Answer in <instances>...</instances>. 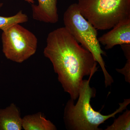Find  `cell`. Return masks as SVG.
<instances>
[{"instance_id":"5","label":"cell","mask_w":130,"mask_h":130,"mask_svg":"<svg viewBox=\"0 0 130 130\" xmlns=\"http://www.w3.org/2000/svg\"><path fill=\"white\" fill-rule=\"evenodd\" d=\"M1 39L3 53L5 57L16 63H23L34 55L37 50V37L20 24L3 31Z\"/></svg>"},{"instance_id":"3","label":"cell","mask_w":130,"mask_h":130,"mask_svg":"<svg viewBox=\"0 0 130 130\" xmlns=\"http://www.w3.org/2000/svg\"><path fill=\"white\" fill-rule=\"evenodd\" d=\"M64 27L81 46L93 55L100 65L105 77L106 87L113 83L112 78L107 71L102 55H106L98 38L97 30L80 12L77 3L70 5L63 16Z\"/></svg>"},{"instance_id":"8","label":"cell","mask_w":130,"mask_h":130,"mask_svg":"<svg viewBox=\"0 0 130 130\" xmlns=\"http://www.w3.org/2000/svg\"><path fill=\"white\" fill-rule=\"evenodd\" d=\"M23 118L20 111L14 103L0 109V130H21Z\"/></svg>"},{"instance_id":"7","label":"cell","mask_w":130,"mask_h":130,"mask_svg":"<svg viewBox=\"0 0 130 130\" xmlns=\"http://www.w3.org/2000/svg\"><path fill=\"white\" fill-rule=\"evenodd\" d=\"M38 5L31 4L32 18L37 21L54 24L59 21L57 0H38Z\"/></svg>"},{"instance_id":"2","label":"cell","mask_w":130,"mask_h":130,"mask_svg":"<svg viewBox=\"0 0 130 130\" xmlns=\"http://www.w3.org/2000/svg\"><path fill=\"white\" fill-rule=\"evenodd\" d=\"M94 74H91L88 80H83L79 91L77 102L74 105V100L68 101L65 107L64 121L67 129L74 130H100V125L117 113L122 112L130 103V99H125L119 103V107L109 115H103L95 111L90 105L91 99L95 95L94 89L90 86V81Z\"/></svg>"},{"instance_id":"1","label":"cell","mask_w":130,"mask_h":130,"mask_svg":"<svg viewBox=\"0 0 130 130\" xmlns=\"http://www.w3.org/2000/svg\"><path fill=\"white\" fill-rule=\"evenodd\" d=\"M43 54L52 63L64 91L74 101L78 98L84 77L97 71L98 63L92 54L64 27L49 33Z\"/></svg>"},{"instance_id":"11","label":"cell","mask_w":130,"mask_h":130,"mask_svg":"<svg viewBox=\"0 0 130 130\" xmlns=\"http://www.w3.org/2000/svg\"><path fill=\"white\" fill-rule=\"evenodd\" d=\"M130 111L126 110L123 114L115 120L111 125L106 130H127L130 129Z\"/></svg>"},{"instance_id":"6","label":"cell","mask_w":130,"mask_h":130,"mask_svg":"<svg viewBox=\"0 0 130 130\" xmlns=\"http://www.w3.org/2000/svg\"><path fill=\"white\" fill-rule=\"evenodd\" d=\"M112 28L98 38L106 49H110L117 45L130 44V19L121 21Z\"/></svg>"},{"instance_id":"4","label":"cell","mask_w":130,"mask_h":130,"mask_svg":"<svg viewBox=\"0 0 130 130\" xmlns=\"http://www.w3.org/2000/svg\"><path fill=\"white\" fill-rule=\"evenodd\" d=\"M80 12L97 30L109 29L130 19V0H78Z\"/></svg>"},{"instance_id":"13","label":"cell","mask_w":130,"mask_h":130,"mask_svg":"<svg viewBox=\"0 0 130 130\" xmlns=\"http://www.w3.org/2000/svg\"><path fill=\"white\" fill-rule=\"evenodd\" d=\"M26 2L28 3L31 4H33L35 3V1L34 0H24Z\"/></svg>"},{"instance_id":"10","label":"cell","mask_w":130,"mask_h":130,"mask_svg":"<svg viewBox=\"0 0 130 130\" xmlns=\"http://www.w3.org/2000/svg\"><path fill=\"white\" fill-rule=\"evenodd\" d=\"M3 4L0 3V8ZM28 21V16L20 10L13 16L10 17L0 16V29L3 31L9 27L16 24H21L26 23Z\"/></svg>"},{"instance_id":"9","label":"cell","mask_w":130,"mask_h":130,"mask_svg":"<svg viewBox=\"0 0 130 130\" xmlns=\"http://www.w3.org/2000/svg\"><path fill=\"white\" fill-rule=\"evenodd\" d=\"M22 127L25 130H56L57 128L41 112L26 115L23 118Z\"/></svg>"},{"instance_id":"12","label":"cell","mask_w":130,"mask_h":130,"mask_svg":"<svg viewBox=\"0 0 130 130\" xmlns=\"http://www.w3.org/2000/svg\"><path fill=\"white\" fill-rule=\"evenodd\" d=\"M127 61L124 67L121 69H117L118 72L123 74L125 78V81L130 83V58H126Z\"/></svg>"}]
</instances>
